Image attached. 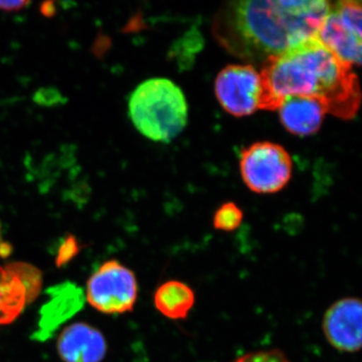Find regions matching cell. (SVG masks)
Wrapping results in <instances>:
<instances>
[{"label":"cell","instance_id":"1","mask_svg":"<svg viewBox=\"0 0 362 362\" xmlns=\"http://www.w3.org/2000/svg\"><path fill=\"white\" fill-rule=\"evenodd\" d=\"M330 7L324 0L230 2L214 18V35L230 54L265 63L316 37Z\"/></svg>","mask_w":362,"mask_h":362},{"label":"cell","instance_id":"2","mask_svg":"<svg viewBox=\"0 0 362 362\" xmlns=\"http://www.w3.org/2000/svg\"><path fill=\"white\" fill-rule=\"evenodd\" d=\"M261 107L278 110L286 98H314L327 113L351 119L361 104L358 78L354 66L343 63L317 40H307L265 62L261 73Z\"/></svg>","mask_w":362,"mask_h":362},{"label":"cell","instance_id":"3","mask_svg":"<svg viewBox=\"0 0 362 362\" xmlns=\"http://www.w3.org/2000/svg\"><path fill=\"white\" fill-rule=\"evenodd\" d=\"M129 116L136 129L145 137L156 142H170L187 126V98L173 81L150 78L131 94Z\"/></svg>","mask_w":362,"mask_h":362},{"label":"cell","instance_id":"4","mask_svg":"<svg viewBox=\"0 0 362 362\" xmlns=\"http://www.w3.org/2000/svg\"><path fill=\"white\" fill-rule=\"evenodd\" d=\"M240 169L243 180L252 192L276 194L291 180L293 162L281 145L257 142L243 150Z\"/></svg>","mask_w":362,"mask_h":362},{"label":"cell","instance_id":"5","mask_svg":"<svg viewBox=\"0 0 362 362\" xmlns=\"http://www.w3.org/2000/svg\"><path fill=\"white\" fill-rule=\"evenodd\" d=\"M138 283L134 272L116 259L105 262L90 276L87 300L104 314H124L134 308Z\"/></svg>","mask_w":362,"mask_h":362},{"label":"cell","instance_id":"6","mask_svg":"<svg viewBox=\"0 0 362 362\" xmlns=\"http://www.w3.org/2000/svg\"><path fill=\"white\" fill-rule=\"evenodd\" d=\"M216 98L228 113L249 116L261 107V74L251 65H230L220 71L214 84Z\"/></svg>","mask_w":362,"mask_h":362},{"label":"cell","instance_id":"7","mask_svg":"<svg viewBox=\"0 0 362 362\" xmlns=\"http://www.w3.org/2000/svg\"><path fill=\"white\" fill-rule=\"evenodd\" d=\"M324 337L340 352L354 354L362 344V305L357 298H342L331 305L322 321Z\"/></svg>","mask_w":362,"mask_h":362},{"label":"cell","instance_id":"8","mask_svg":"<svg viewBox=\"0 0 362 362\" xmlns=\"http://www.w3.org/2000/svg\"><path fill=\"white\" fill-rule=\"evenodd\" d=\"M45 294L47 299L40 308L37 327L32 335L35 341L51 339L64 323L84 308V290L75 283L66 281L52 286Z\"/></svg>","mask_w":362,"mask_h":362},{"label":"cell","instance_id":"9","mask_svg":"<svg viewBox=\"0 0 362 362\" xmlns=\"http://www.w3.org/2000/svg\"><path fill=\"white\" fill-rule=\"evenodd\" d=\"M107 349L103 333L85 322L71 324L59 337V356L65 362H102Z\"/></svg>","mask_w":362,"mask_h":362},{"label":"cell","instance_id":"10","mask_svg":"<svg viewBox=\"0 0 362 362\" xmlns=\"http://www.w3.org/2000/svg\"><path fill=\"white\" fill-rule=\"evenodd\" d=\"M334 56L347 65L361 64V35L345 25L331 9L316 35Z\"/></svg>","mask_w":362,"mask_h":362},{"label":"cell","instance_id":"11","mask_svg":"<svg viewBox=\"0 0 362 362\" xmlns=\"http://www.w3.org/2000/svg\"><path fill=\"white\" fill-rule=\"evenodd\" d=\"M278 110L285 129L300 137L315 134L327 113L320 101L303 96L286 98Z\"/></svg>","mask_w":362,"mask_h":362},{"label":"cell","instance_id":"12","mask_svg":"<svg viewBox=\"0 0 362 362\" xmlns=\"http://www.w3.org/2000/svg\"><path fill=\"white\" fill-rule=\"evenodd\" d=\"M195 304L194 289L187 283L169 280L157 288L154 305L162 315L171 320L187 318Z\"/></svg>","mask_w":362,"mask_h":362},{"label":"cell","instance_id":"13","mask_svg":"<svg viewBox=\"0 0 362 362\" xmlns=\"http://www.w3.org/2000/svg\"><path fill=\"white\" fill-rule=\"evenodd\" d=\"M28 295L25 286L13 272L0 267V324L13 322L25 310Z\"/></svg>","mask_w":362,"mask_h":362},{"label":"cell","instance_id":"14","mask_svg":"<svg viewBox=\"0 0 362 362\" xmlns=\"http://www.w3.org/2000/svg\"><path fill=\"white\" fill-rule=\"evenodd\" d=\"M16 274L25 286L28 303H32L39 296L42 289V278L39 269L25 263H11L6 266Z\"/></svg>","mask_w":362,"mask_h":362},{"label":"cell","instance_id":"15","mask_svg":"<svg viewBox=\"0 0 362 362\" xmlns=\"http://www.w3.org/2000/svg\"><path fill=\"white\" fill-rule=\"evenodd\" d=\"M244 214L242 209L235 202H226L221 204L214 216V226L221 232H233L243 223Z\"/></svg>","mask_w":362,"mask_h":362},{"label":"cell","instance_id":"16","mask_svg":"<svg viewBox=\"0 0 362 362\" xmlns=\"http://www.w3.org/2000/svg\"><path fill=\"white\" fill-rule=\"evenodd\" d=\"M81 247L78 240L74 235H68L62 240L56 255V264L59 268L66 266L75 258L80 252Z\"/></svg>","mask_w":362,"mask_h":362},{"label":"cell","instance_id":"17","mask_svg":"<svg viewBox=\"0 0 362 362\" xmlns=\"http://www.w3.org/2000/svg\"><path fill=\"white\" fill-rule=\"evenodd\" d=\"M233 362H290L280 349L259 350L238 357Z\"/></svg>","mask_w":362,"mask_h":362},{"label":"cell","instance_id":"18","mask_svg":"<svg viewBox=\"0 0 362 362\" xmlns=\"http://www.w3.org/2000/svg\"><path fill=\"white\" fill-rule=\"evenodd\" d=\"M30 6L28 1H0V11H16Z\"/></svg>","mask_w":362,"mask_h":362}]
</instances>
